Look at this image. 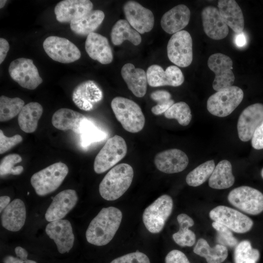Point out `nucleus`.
Wrapping results in <instances>:
<instances>
[{
	"label": "nucleus",
	"mask_w": 263,
	"mask_h": 263,
	"mask_svg": "<svg viewBox=\"0 0 263 263\" xmlns=\"http://www.w3.org/2000/svg\"><path fill=\"white\" fill-rule=\"evenodd\" d=\"M122 219V213L118 208L114 207L102 208L88 227L87 241L96 246L108 244L118 229Z\"/></svg>",
	"instance_id": "obj_1"
},
{
	"label": "nucleus",
	"mask_w": 263,
	"mask_h": 263,
	"mask_svg": "<svg viewBox=\"0 0 263 263\" xmlns=\"http://www.w3.org/2000/svg\"><path fill=\"white\" fill-rule=\"evenodd\" d=\"M134 175L132 167L121 163L113 167L104 176L99 186L101 196L114 201L122 196L130 187Z\"/></svg>",
	"instance_id": "obj_2"
},
{
	"label": "nucleus",
	"mask_w": 263,
	"mask_h": 263,
	"mask_svg": "<svg viewBox=\"0 0 263 263\" xmlns=\"http://www.w3.org/2000/svg\"><path fill=\"white\" fill-rule=\"evenodd\" d=\"M111 108L117 120L127 132L137 133L145 124V117L140 107L130 99L117 96L111 102Z\"/></svg>",
	"instance_id": "obj_3"
},
{
	"label": "nucleus",
	"mask_w": 263,
	"mask_h": 263,
	"mask_svg": "<svg viewBox=\"0 0 263 263\" xmlns=\"http://www.w3.org/2000/svg\"><path fill=\"white\" fill-rule=\"evenodd\" d=\"M68 171L65 164L55 163L34 173L31 178V184L38 195L45 196L60 186Z\"/></svg>",
	"instance_id": "obj_4"
},
{
	"label": "nucleus",
	"mask_w": 263,
	"mask_h": 263,
	"mask_svg": "<svg viewBox=\"0 0 263 263\" xmlns=\"http://www.w3.org/2000/svg\"><path fill=\"white\" fill-rule=\"evenodd\" d=\"M243 97V90L237 86H232L210 96L207 101V109L213 115L225 117L235 110Z\"/></svg>",
	"instance_id": "obj_5"
},
{
	"label": "nucleus",
	"mask_w": 263,
	"mask_h": 263,
	"mask_svg": "<svg viewBox=\"0 0 263 263\" xmlns=\"http://www.w3.org/2000/svg\"><path fill=\"white\" fill-rule=\"evenodd\" d=\"M127 152V146L123 137L115 135L110 138L95 158L94 171L97 174L105 172L122 159Z\"/></svg>",
	"instance_id": "obj_6"
},
{
	"label": "nucleus",
	"mask_w": 263,
	"mask_h": 263,
	"mask_svg": "<svg viewBox=\"0 0 263 263\" xmlns=\"http://www.w3.org/2000/svg\"><path fill=\"white\" fill-rule=\"evenodd\" d=\"M172 198L167 194L160 196L145 209L142 216L143 223L151 233H158L163 229L173 208Z\"/></svg>",
	"instance_id": "obj_7"
},
{
	"label": "nucleus",
	"mask_w": 263,
	"mask_h": 263,
	"mask_svg": "<svg viewBox=\"0 0 263 263\" xmlns=\"http://www.w3.org/2000/svg\"><path fill=\"white\" fill-rule=\"evenodd\" d=\"M229 203L248 214L256 215L263 211V194L249 186H241L232 189L227 196Z\"/></svg>",
	"instance_id": "obj_8"
},
{
	"label": "nucleus",
	"mask_w": 263,
	"mask_h": 263,
	"mask_svg": "<svg viewBox=\"0 0 263 263\" xmlns=\"http://www.w3.org/2000/svg\"><path fill=\"white\" fill-rule=\"evenodd\" d=\"M169 60L181 67L190 65L193 59L192 40L190 34L182 30L172 35L167 47Z\"/></svg>",
	"instance_id": "obj_9"
},
{
	"label": "nucleus",
	"mask_w": 263,
	"mask_h": 263,
	"mask_svg": "<svg viewBox=\"0 0 263 263\" xmlns=\"http://www.w3.org/2000/svg\"><path fill=\"white\" fill-rule=\"evenodd\" d=\"M209 216L214 222L223 225L238 233L247 232L253 225V222L249 217L225 206L214 207L209 212Z\"/></svg>",
	"instance_id": "obj_10"
},
{
	"label": "nucleus",
	"mask_w": 263,
	"mask_h": 263,
	"mask_svg": "<svg viewBox=\"0 0 263 263\" xmlns=\"http://www.w3.org/2000/svg\"><path fill=\"white\" fill-rule=\"evenodd\" d=\"M11 77L21 87L29 90H34L43 80L32 59L20 57L12 61L9 66Z\"/></svg>",
	"instance_id": "obj_11"
},
{
	"label": "nucleus",
	"mask_w": 263,
	"mask_h": 263,
	"mask_svg": "<svg viewBox=\"0 0 263 263\" xmlns=\"http://www.w3.org/2000/svg\"><path fill=\"white\" fill-rule=\"evenodd\" d=\"M43 47L50 58L59 62L72 63L81 56V53L76 45L64 38L49 36L43 41Z\"/></svg>",
	"instance_id": "obj_12"
},
{
	"label": "nucleus",
	"mask_w": 263,
	"mask_h": 263,
	"mask_svg": "<svg viewBox=\"0 0 263 263\" xmlns=\"http://www.w3.org/2000/svg\"><path fill=\"white\" fill-rule=\"evenodd\" d=\"M207 65L215 75L212 83L215 91L232 86L235 76L232 71L233 62L229 56L220 53L213 54L209 57Z\"/></svg>",
	"instance_id": "obj_13"
},
{
	"label": "nucleus",
	"mask_w": 263,
	"mask_h": 263,
	"mask_svg": "<svg viewBox=\"0 0 263 263\" xmlns=\"http://www.w3.org/2000/svg\"><path fill=\"white\" fill-rule=\"evenodd\" d=\"M123 11L126 20L139 33L149 32L153 28L154 18L152 12L139 3L127 1L123 6Z\"/></svg>",
	"instance_id": "obj_14"
},
{
	"label": "nucleus",
	"mask_w": 263,
	"mask_h": 263,
	"mask_svg": "<svg viewBox=\"0 0 263 263\" xmlns=\"http://www.w3.org/2000/svg\"><path fill=\"white\" fill-rule=\"evenodd\" d=\"M263 121V104L255 103L245 108L237 123L239 139L243 142L251 139L256 129Z\"/></svg>",
	"instance_id": "obj_15"
},
{
	"label": "nucleus",
	"mask_w": 263,
	"mask_h": 263,
	"mask_svg": "<svg viewBox=\"0 0 263 263\" xmlns=\"http://www.w3.org/2000/svg\"><path fill=\"white\" fill-rule=\"evenodd\" d=\"M146 75L148 83L153 87L163 86L177 87L184 81V76L181 70L174 65L168 67L164 71L158 65H151L148 67Z\"/></svg>",
	"instance_id": "obj_16"
},
{
	"label": "nucleus",
	"mask_w": 263,
	"mask_h": 263,
	"mask_svg": "<svg viewBox=\"0 0 263 263\" xmlns=\"http://www.w3.org/2000/svg\"><path fill=\"white\" fill-rule=\"evenodd\" d=\"M45 231L54 241L60 253L69 252L73 246L75 236L68 220L60 219L50 222L46 225Z\"/></svg>",
	"instance_id": "obj_17"
},
{
	"label": "nucleus",
	"mask_w": 263,
	"mask_h": 263,
	"mask_svg": "<svg viewBox=\"0 0 263 263\" xmlns=\"http://www.w3.org/2000/svg\"><path fill=\"white\" fill-rule=\"evenodd\" d=\"M93 7L89 0H64L57 3L54 12L58 21L71 23L90 13Z\"/></svg>",
	"instance_id": "obj_18"
},
{
	"label": "nucleus",
	"mask_w": 263,
	"mask_h": 263,
	"mask_svg": "<svg viewBox=\"0 0 263 263\" xmlns=\"http://www.w3.org/2000/svg\"><path fill=\"white\" fill-rule=\"evenodd\" d=\"M154 162L156 168L160 171L172 174L184 170L188 166L189 160L184 151L177 149H171L157 153Z\"/></svg>",
	"instance_id": "obj_19"
},
{
	"label": "nucleus",
	"mask_w": 263,
	"mask_h": 263,
	"mask_svg": "<svg viewBox=\"0 0 263 263\" xmlns=\"http://www.w3.org/2000/svg\"><path fill=\"white\" fill-rule=\"evenodd\" d=\"M103 98L102 91L92 80H86L75 87L72 94V100L80 109L89 111L94 105Z\"/></svg>",
	"instance_id": "obj_20"
},
{
	"label": "nucleus",
	"mask_w": 263,
	"mask_h": 263,
	"mask_svg": "<svg viewBox=\"0 0 263 263\" xmlns=\"http://www.w3.org/2000/svg\"><path fill=\"white\" fill-rule=\"evenodd\" d=\"M78 200L76 191L74 189L64 190L56 194L47 208L45 219L48 222L64 218L75 206Z\"/></svg>",
	"instance_id": "obj_21"
},
{
	"label": "nucleus",
	"mask_w": 263,
	"mask_h": 263,
	"mask_svg": "<svg viewBox=\"0 0 263 263\" xmlns=\"http://www.w3.org/2000/svg\"><path fill=\"white\" fill-rule=\"evenodd\" d=\"M202 24L206 34L215 40L226 37L228 27L222 19L218 9L213 6L203 8L201 13Z\"/></svg>",
	"instance_id": "obj_22"
},
{
	"label": "nucleus",
	"mask_w": 263,
	"mask_h": 263,
	"mask_svg": "<svg viewBox=\"0 0 263 263\" xmlns=\"http://www.w3.org/2000/svg\"><path fill=\"white\" fill-rule=\"evenodd\" d=\"M85 48L89 56L102 64L111 63L113 59L112 48L107 38L96 33L87 36Z\"/></svg>",
	"instance_id": "obj_23"
},
{
	"label": "nucleus",
	"mask_w": 263,
	"mask_h": 263,
	"mask_svg": "<svg viewBox=\"0 0 263 263\" xmlns=\"http://www.w3.org/2000/svg\"><path fill=\"white\" fill-rule=\"evenodd\" d=\"M190 11L184 4L176 5L166 12L161 19L163 30L169 34L182 31L189 23Z\"/></svg>",
	"instance_id": "obj_24"
},
{
	"label": "nucleus",
	"mask_w": 263,
	"mask_h": 263,
	"mask_svg": "<svg viewBox=\"0 0 263 263\" xmlns=\"http://www.w3.org/2000/svg\"><path fill=\"white\" fill-rule=\"evenodd\" d=\"M122 77L129 89L137 97L144 96L147 89V77L145 71L135 68L132 63H126L121 68Z\"/></svg>",
	"instance_id": "obj_25"
},
{
	"label": "nucleus",
	"mask_w": 263,
	"mask_h": 263,
	"mask_svg": "<svg viewBox=\"0 0 263 263\" xmlns=\"http://www.w3.org/2000/svg\"><path fill=\"white\" fill-rule=\"evenodd\" d=\"M26 208L24 202L19 199L13 200L3 210L1 224L6 229L16 232L25 224Z\"/></svg>",
	"instance_id": "obj_26"
},
{
	"label": "nucleus",
	"mask_w": 263,
	"mask_h": 263,
	"mask_svg": "<svg viewBox=\"0 0 263 263\" xmlns=\"http://www.w3.org/2000/svg\"><path fill=\"white\" fill-rule=\"evenodd\" d=\"M88 119L82 114L68 108H61L53 114L52 123L56 128L62 130H72L80 133V130Z\"/></svg>",
	"instance_id": "obj_27"
},
{
	"label": "nucleus",
	"mask_w": 263,
	"mask_h": 263,
	"mask_svg": "<svg viewBox=\"0 0 263 263\" xmlns=\"http://www.w3.org/2000/svg\"><path fill=\"white\" fill-rule=\"evenodd\" d=\"M218 7L224 21L237 34L242 33L244 28L242 11L234 0H219Z\"/></svg>",
	"instance_id": "obj_28"
},
{
	"label": "nucleus",
	"mask_w": 263,
	"mask_h": 263,
	"mask_svg": "<svg viewBox=\"0 0 263 263\" xmlns=\"http://www.w3.org/2000/svg\"><path fill=\"white\" fill-rule=\"evenodd\" d=\"M232 165L229 161L223 160L219 162L208 180L209 186L214 189H224L231 187L234 183Z\"/></svg>",
	"instance_id": "obj_29"
},
{
	"label": "nucleus",
	"mask_w": 263,
	"mask_h": 263,
	"mask_svg": "<svg viewBox=\"0 0 263 263\" xmlns=\"http://www.w3.org/2000/svg\"><path fill=\"white\" fill-rule=\"evenodd\" d=\"M43 113L42 106L32 102L23 106L18 115V123L21 130L26 133L34 132Z\"/></svg>",
	"instance_id": "obj_30"
},
{
	"label": "nucleus",
	"mask_w": 263,
	"mask_h": 263,
	"mask_svg": "<svg viewBox=\"0 0 263 263\" xmlns=\"http://www.w3.org/2000/svg\"><path fill=\"white\" fill-rule=\"evenodd\" d=\"M104 18L105 14L102 11L92 10L80 19L71 22L70 28L78 35L88 36L100 26Z\"/></svg>",
	"instance_id": "obj_31"
},
{
	"label": "nucleus",
	"mask_w": 263,
	"mask_h": 263,
	"mask_svg": "<svg viewBox=\"0 0 263 263\" xmlns=\"http://www.w3.org/2000/svg\"><path fill=\"white\" fill-rule=\"evenodd\" d=\"M111 38L114 45H121L127 40L136 46L142 41L140 33L132 28L125 19H119L114 24L112 29Z\"/></svg>",
	"instance_id": "obj_32"
},
{
	"label": "nucleus",
	"mask_w": 263,
	"mask_h": 263,
	"mask_svg": "<svg viewBox=\"0 0 263 263\" xmlns=\"http://www.w3.org/2000/svg\"><path fill=\"white\" fill-rule=\"evenodd\" d=\"M196 254L206 259L207 263H222L228 256L226 247L217 244L211 247L207 241L203 238L199 239L193 248Z\"/></svg>",
	"instance_id": "obj_33"
},
{
	"label": "nucleus",
	"mask_w": 263,
	"mask_h": 263,
	"mask_svg": "<svg viewBox=\"0 0 263 263\" xmlns=\"http://www.w3.org/2000/svg\"><path fill=\"white\" fill-rule=\"evenodd\" d=\"M177 220L179 225V229L172 235L174 241L182 247L192 246L195 243L196 236L189 228L194 225V221L185 213L179 214Z\"/></svg>",
	"instance_id": "obj_34"
},
{
	"label": "nucleus",
	"mask_w": 263,
	"mask_h": 263,
	"mask_svg": "<svg viewBox=\"0 0 263 263\" xmlns=\"http://www.w3.org/2000/svg\"><path fill=\"white\" fill-rule=\"evenodd\" d=\"M215 167L213 160H208L200 165L187 175L186 181L191 187H198L209 178Z\"/></svg>",
	"instance_id": "obj_35"
},
{
	"label": "nucleus",
	"mask_w": 263,
	"mask_h": 263,
	"mask_svg": "<svg viewBox=\"0 0 263 263\" xmlns=\"http://www.w3.org/2000/svg\"><path fill=\"white\" fill-rule=\"evenodd\" d=\"M24 106L20 98H10L4 95L0 97V121H8L19 114Z\"/></svg>",
	"instance_id": "obj_36"
},
{
	"label": "nucleus",
	"mask_w": 263,
	"mask_h": 263,
	"mask_svg": "<svg viewBox=\"0 0 263 263\" xmlns=\"http://www.w3.org/2000/svg\"><path fill=\"white\" fill-rule=\"evenodd\" d=\"M260 257L259 251L252 247L248 240H243L236 246L234 252L235 263H257Z\"/></svg>",
	"instance_id": "obj_37"
},
{
	"label": "nucleus",
	"mask_w": 263,
	"mask_h": 263,
	"mask_svg": "<svg viewBox=\"0 0 263 263\" xmlns=\"http://www.w3.org/2000/svg\"><path fill=\"white\" fill-rule=\"evenodd\" d=\"M164 116L168 119H175L183 126L188 125L192 118L189 106L183 101L174 103L165 113Z\"/></svg>",
	"instance_id": "obj_38"
},
{
	"label": "nucleus",
	"mask_w": 263,
	"mask_h": 263,
	"mask_svg": "<svg viewBox=\"0 0 263 263\" xmlns=\"http://www.w3.org/2000/svg\"><path fill=\"white\" fill-rule=\"evenodd\" d=\"M83 146L87 147L91 143L100 141L104 139L105 133L99 130L89 119H87L82 126L80 133Z\"/></svg>",
	"instance_id": "obj_39"
},
{
	"label": "nucleus",
	"mask_w": 263,
	"mask_h": 263,
	"mask_svg": "<svg viewBox=\"0 0 263 263\" xmlns=\"http://www.w3.org/2000/svg\"><path fill=\"white\" fill-rule=\"evenodd\" d=\"M150 96L157 103L151 109L152 113L156 115L165 113L174 103L171 94L166 90L155 91L151 93Z\"/></svg>",
	"instance_id": "obj_40"
},
{
	"label": "nucleus",
	"mask_w": 263,
	"mask_h": 263,
	"mask_svg": "<svg viewBox=\"0 0 263 263\" xmlns=\"http://www.w3.org/2000/svg\"><path fill=\"white\" fill-rule=\"evenodd\" d=\"M22 161L21 157L18 154L13 153L4 156L0 164V175L3 176L7 174L19 175L23 171L21 166L15 165Z\"/></svg>",
	"instance_id": "obj_41"
},
{
	"label": "nucleus",
	"mask_w": 263,
	"mask_h": 263,
	"mask_svg": "<svg viewBox=\"0 0 263 263\" xmlns=\"http://www.w3.org/2000/svg\"><path fill=\"white\" fill-rule=\"evenodd\" d=\"M212 225L217 231L218 242L220 243V244L231 247L236 246L237 245L238 240L233 236L230 229L216 222H213Z\"/></svg>",
	"instance_id": "obj_42"
},
{
	"label": "nucleus",
	"mask_w": 263,
	"mask_h": 263,
	"mask_svg": "<svg viewBox=\"0 0 263 263\" xmlns=\"http://www.w3.org/2000/svg\"><path fill=\"white\" fill-rule=\"evenodd\" d=\"M110 263H150L148 257L137 251L130 253L113 260Z\"/></svg>",
	"instance_id": "obj_43"
},
{
	"label": "nucleus",
	"mask_w": 263,
	"mask_h": 263,
	"mask_svg": "<svg viewBox=\"0 0 263 263\" xmlns=\"http://www.w3.org/2000/svg\"><path fill=\"white\" fill-rule=\"evenodd\" d=\"M22 141V137L19 134L12 137L5 136L0 130V153L3 154Z\"/></svg>",
	"instance_id": "obj_44"
},
{
	"label": "nucleus",
	"mask_w": 263,
	"mask_h": 263,
	"mask_svg": "<svg viewBox=\"0 0 263 263\" xmlns=\"http://www.w3.org/2000/svg\"><path fill=\"white\" fill-rule=\"evenodd\" d=\"M165 263H190L186 255L182 251L174 249L165 257Z\"/></svg>",
	"instance_id": "obj_45"
},
{
	"label": "nucleus",
	"mask_w": 263,
	"mask_h": 263,
	"mask_svg": "<svg viewBox=\"0 0 263 263\" xmlns=\"http://www.w3.org/2000/svg\"><path fill=\"white\" fill-rule=\"evenodd\" d=\"M251 145L256 150L263 149V121L254 132L251 138Z\"/></svg>",
	"instance_id": "obj_46"
},
{
	"label": "nucleus",
	"mask_w": 263,
	"mask_h": 263,
	"mask_svg": "<svg viewBox=\"0 0 263 263\" xmlns=\"http://www.w3.org/2000/svg\"><path fill=\"white\" fill-rule=\"evenodd\" d=\"M9 50L8 42L4 38H0V63L4 60Z\"/></svg>",
	"instance_id": "obj_47"
},
{
	"label": "nucleus",
	"mask_w": 263,
	"mask_h": 263,
	"mask_svg": "<svg viewBox=\"0 0 263 263\" xmlns=\"http://www.w3.org/2000/svg\"><path fill=\"white\" fill-rule=\"evenodd\" d=\"M3 263H37L35 261L20 258L16 256H7L3 260Z\"/></svg>",
	"instance_id": "obj_48"
},
{
	"label": "nucleus",
	"mask_w": 263,
	"mask_h": 263,
	"mask_svg": "<svg viewBox=\"0 0 263 263\" xmlns=\"http://www.w3.org/2000/svg\"><path fill=\"white\" fill-rule=\"evenodd\" d=\"M10 198L8 196H2L0 197V212H1L10 204Z\"/></svg>",
	"instance_id": "obj_49"
},
{
	"label": "nucleus",
	"mask_w": 263,
	"mask_h": 263,
	"mask_svg": "<svg viewBox=\"0 0 263 263\" xmlns=\"http://www.w3.org/2000/svg\"><path fill=\"white\" fill-rule=\"evenodd\" d=\"M235 42L237 46L239 47H242L245 45L246 39L243 32L237 34L235 38Z\"/></svg>",
	"instance_id": "obj_50"
},
{
	"label": "nucleus",
	"mask_w": 263,
	"mask_h": 263,
	"mask_svg": "<svg viewBox=\"0 0 263 263\" xmlns=\"http://www.w3.org/2000/svg\"><path fill=\"white\" fill-rule=\"evenodd\" d=\"M15 252L17 256L24 259H27L28 252L24 248L20 246H17L15 249Z\"/></svg>",
	"instance_id": "obj_51"
},
{
	"label": "nucleus",
	"mask_w": 263,
	"mask_h": 263,
	"mask_svg": "<svg viewBox=\"0 0 263 263\" xmlns=\"http://www.w3.org/2000/svg\"><path fill=\"white\" fill-rule=\"evenodd\" d=\"M6 1H7V0H0V8H2L4 6L5 3H6Z\"/></svg>",
	"instance_id": "obj_52"
},
{
	"label": "nucleus",
	"mask_w": 263,
	"mask_h": 263,
	"mask_svg": "<svg viewBox=\"0 0 263 263\" xmlns=\"http://www.w3.org/2000/svg\"><path fill=\"white\" fill-rule=\"evenodd\" d=\"M261 176L263 179V168L262 169L261 172Z\"/></svg>",
	"instance_id": "obj_53"
}]
</instances>
